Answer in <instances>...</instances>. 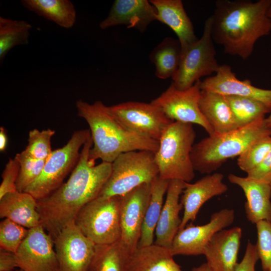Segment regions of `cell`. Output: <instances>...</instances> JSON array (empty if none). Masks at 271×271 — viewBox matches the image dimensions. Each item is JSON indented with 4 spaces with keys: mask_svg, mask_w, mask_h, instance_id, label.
<instances>
[{
    "mask_svg": "<svg viewBox=\"0 0 271 271\" xmlns=\"http://www.w3.org/2000/svg\"><path fill=\"white\" fill-rule=\"evenodd\" d=\"M199 105L214 133H223L239 128L225 96L201 90Z\"/></svg>",
    "mask_w": 271,
    "mask_h": 271,
    "instance_id": "24",
    "label": "cell"
},
{
    "mask_svg": "<svg viewBox=\"0 0 271 271\" xmlns=\"http://www.w3.org/2000/svg\"><path fill=\"white\" fill-rule=\"evenodd\" d=\"M241 236L242 229L237 226L222 229L213 236L203 254L212 271H235Z\"/></svg>",
    "mask_w": 271,
    "mask_h": 271,
    "instance_id": "19",
    "label": "cell"
},
{
    "mask_svg": "<svg viewBox=\"0 0 271 271\" xmlns=\"http://www.w3.org/2000/svg\"><path fill=\"white\" fill-rule=\"evenodd\" d=\"M131 254L120 240L96 245L89 271H127Z\"/></svg>",
    "mask_w": 271,
    "mask_h": 271,
    "instance_id": "29",
    "label": "cell"
},
{
    "mask_svg": "<svg viewBox=\"0 0 271 271\" xmlns=\"http://www.w3.org/2000/svg\"><path fill=\"white\" fill-rule=\"evenodd\" d=\"M201 90L224 96L249 97L258 100L271 108V89L253 86L250 80H240L229 65H220L215 75L200 82Z\"/></svg>",
    "mask_w": 271,
    "mask_h": 271,
    "instance_id": "16",
    "label": "cell"
},
{
    "mask_svg": "<svg viewBox=\"0 0 271 271\" xmlns=\"http://www.w3.org/2000/svg\"><path fill=\"white\" fill-rule=\"evenodd\" d=\"M77 115L87 122L93 145L90 160L100 159L112 163L120 154L132 151L156 153L159 141L133 133L122 125L111 114L108 106L98 100L90 104L82 100L76 103Z\"/></svg>",
    "mask_w": 271,
    "mask_h": 271,
    "instance_id": "3",
    "label": "cell"
},
{
    "mask_svg": "<svg viewBox=\"0 0 271 271\" xmlns=\"http://www.w3.org/2000/svg\"><path fill=\"white\" fill-rule=\"evenodd\" d=\"M55 131L50 128L39 130L33 129L29 132L28 144L22 152L38 160H47L52 152L51 140Z\"/></svg>",
    "mask_w": 271,
    "mask_h": 271,
    "instance_id": "33",
    "label": "cell"
},
{
    "mask_svg": "<svg viewBox=\"0 0 271 271\" xmlns=\"http://www.w3.org/2000/svg\"><path fill=\"white\" fill-rule=\"evenodd\" d=\"M31 24L24 20L0 17V62L14 47L29 43Z\"/></svg>",
    "mask_w": 271,
    "mask_h": 271,
    "instance_id": "30",
    "label": "cell"
},
{
    "mask_svg": "<svg viewBox=\"0 0 271 271\" xmlns=\"http://www.w3.org/2000/svg\"><path fill=\"white\" fill-rule=\"evenodd\" d=\"M8 137L5 128L1 126L0 128V151L4 152L7 148Z\"/></svg>",
    "mask_w": 271,
    "mask_h": 271,
    "instance_id": "41",
    "label": "cell"
},
{
    "mask_svg": "<svg viewBox=\"0 0 271 271\" xmlns=\"http://www.w3.org/2000/svg\"><path fill=\"white\" fill-rule=\"evenodd\" d=\"M157 12L148 0H115L107 17L99 23L104 30L118 25H124L141 32L148 25L156 21Z\"/></svg>",
    "mask_w": 271,
    "mask_h": 271,
    "instance_id": "18",
    "label": "cell"
},
{
    "mask_svg": "<svg viewBox=\"0 0 271 271\" xmlns=\"http://www.w3.org/2000/svg\"><path fill=\"white\" fill-rule=\"evenodd\" d=\"M21 4L29 11L62 28H71L76 23V11L69 0H22Z\"/></svg>",
    "mask_w": 271,
    "mask_h": 271,
    "instance_id": "26",
    "label": "cell"
},
{
    "mask_svg": "<svg viewBox=\"0 0 271 271\" xmlns=\"http://www.w3.org/2000/svg\"><path fill=\"white\" fill-rule=\"evenodd\" d=\"M257 241L255 244L263 271L271 268V222L261 220L256 224Z\"/></svg>",
    "mask_w": 271,
    "mask_h": 271,
    "instance_id": "36",
    "label": "cell"
},
{
    "mask_svg": "<svg viewBox=\"0 0 271 271\" xmlns=\"http://www.w3.org/2000/svg\"><path fill=\"white\" fill-rule=\"evenodd\" d=\"M268 271H271V268Z\"/></svg>",
    "mask_w": 271,
    "mask_h": 271,
    "instance_id": "46",
    "label": "cell"
},
{
    "mask_svg": "<svg viewBox=\"0 0 271 271\" xmlns=\"http://www.w3.org/2000/svg\"><path fill=\"white\" fill-rule=\"evenodd\" d=\"M108 108L111 114L125 128L140 136L157 141L174 122L151 102L126 101Z\"/></svg>",
    "mask_w": 271,
    "mask_h": 271,
    "instance_id": "10",
    "label": "cell"
},
{
    "mask_svg": "<svg viewBox=\"0 0 271 271\" xmlns=\"http://www.w3.org/2000/svg\"><path fill=\"white\" fill-rule=\"evenodd\" d=\"M191 271H212L207 262L204 263L200 265V266L196 267H194L192 269Z\"/></svg>",
    "mask_w": 271,
    "mask_h": 271,
    "instance_id": "42",
    "label": "cell"
},
{
    "mask_svg": "<svg viewBox=\"0 0 271 271\" xmlns=\"http://www.w3.org/2000/svg\"><path fill=\"white\" fill-rule=\"evenodd\" d=\"M196 133L193 124L174 121L162 134L155 160L159 176L163 179H177L190 183L195 170L191 154Z\"/></svg>",
    "mask_w": 271,
    "mask_h": 271,
    "instance_id": "5",
    "label": "cell"
},
{
    "mask_svg": "<svg viewBox=\"0 0 271 271\" xmlns=\"http://www.w3.org/2000/svg\"><path fill=\"white\" fill-rule=\"evenodd\" d=\"M159 176L155 153L132 151L122 153L112 163L111 174L98 197L122 196Z\"/></svg>",
    "mask_w": 271,
    "mask_h": 271,
    "instance_id": "6",
    "label": "cell"
},
{
    "mask_svg": "<svg viewBox=\"0 0 271 271\" xmlns=\"http://www.w3.org/2000/svg\"><path fill=\"white\" fill-rule=\"evenodd\" d=\"M181 53V45L178 39L164 38L149 55L155 65V76L161 79L172 78L178 70Z\"/></svg>",
    "mask_w": 271,
    "mask_h": 271,
    "instance_id": "27",
    "label": "cell"
},
{
    "mask_svg": "<svg viewBox=\"0 0 271 271\" xmlns=\"http://www.w3.org/2000/svg\"><path fill=\"white\" fill-rule=\"evenodd\" d=\"M170 250L155 243L137 247L131 254L127 271H183Z\"/></svg>",
    "mask_w": 271,
    "mask_h": 271,
    "instance_id": "25",
    "label": "cell"
},
{
    "mask_svg": "<svg viewBox=\"0 0 271 271\" xmlns=\"http://www.w3.org/2000/svg\"><path fill=\"white\" fill-rule=\"evenodd\" d=\"M223 175L220 173L207 174L194 183H185L180 202L184 213L179 230L190 221L193 222L202 206L213 197L222 195L228 190L223 182Z\"/></svg>",
    "mask_w": 271,
    "mask_h": 271,
    "instance_id": "17",
    "label": "cell"
},
{
    "mask_svg": "<svg viewBox=\"0 0 271 271\" xmlns=\"http://www.w3.org/2000/svg\"><path fill=\"white\" fill-rule=\"evenodd\" d=\"M228 179L243 191L246 199L244 209L248 221L253 224L261 220L271 222V184L233 174H229Z\"/></svg>",
    "mask_w": 271,
    "mask_h": 271,
    "instance_id": "21",
    "label": "cell"
},
{
    "mask_svg": "<svg viewBox=\"0 0 271 271\" xmlns=\"http://www.w3.org/2000/svg\"><path fill=\"white\" fill-rule=\"evenodd\" d=\"M15 158L20 166L16 184L17 189L19 192H24L41 175L46 160L33 158L23 152L17 154Z\"/></svg>",
    "mask_w": 271,
    "mask_h": 271,
    "instance_id": "34",
    "label": "cell"
},
{
    "mask_svg": "<svg viewBox=\"0 0 271 271\" xmlns=\"http://www.w3.org/2000/svg\"><path fill=\"white\" fill-rule=\"evenodd\" d=\"M270 149L271 135L258 138L238 157V166L247 173L261 163Z\"/></svg>",
    "mask_w": 271,
    "mask_h": 271,
    "instance_id": "32",
    "label": "cell"
},
{
    "mask_svg": "<svg viewBox=\"0 0 271 271\" xmlns=\"http://www.w3.org/2000/svg\"><path fill=\"white\" fill-rule=\"evenodd\" d=\"M28 232L29 229L5 218L0 223V249L16 253Z\"/></svg>",
    "mask_w": 271,
    "mask_h": 271,
    "instance_id": "35",
    "label": "cell"
},
{
    "mask_svg": "<svg viewBox=\"0 0 271 271\" xmlns=\"http://www.w3.org/2000/svg\"><path fill=\"white\" fill-rule=\"evenodd\" d=\"M211 35V18L205 21L202 36L182 49L178 70L172 83L180 90L186 89L204 76L215 74L220 65Z\"/></svg>",
    "mask_w": 271,
    "mask_h": 271,
    "instance_id": "9",
    "label": "cell"
},
{
    "mask_svg": "<svg viewBox=\"0 0 271 271\" xmlns=\"http://www.w3.org/2000/svg\"><path fill=\"white\" fill-rule=\"evenodd\" d=\"M54 244L59 271H89L96 245L82 233L75 221L60 232Z\"/></svg>",
    "mask_w": 271,
    "mask_h": 271,
    "instance_id": "13",
    "label": "cell"
},
{
    "mask_svg": "<svg viewBox=\"0 0 271 271\" xmlns=\"http://www.w3.org/2000/svg\"><path fill=\"white\" fill-rule=\"evenodd\" d=\"M267 17L271 20V5L268 7L267 12H266Z\"/></svg>",
    "mask_w": 271,
    "mask_h": 271,
    "instance_id": "44",
    "label": "cell"
},
{
    "mask_svg": "<svg viewBox=\"0 0 271 271\" xmlns=\"http://www.w3.org/2000/svg\"><path fill=\"white\" fill-rule=\"evenodd\" d=\"M19 162L15 158H10L3 172L0 185V199L8 193L17 191V182L20 172Z\"/></svg>",
    "mask_w": 271,
    "mask_h": 271,
    "instance_id": "37",
    "label": "cell"
},
{
    "mask_svg": "<svg viewBox=\"0 0 271 271\" xmlns=\"http://www.w3.org/2000/svg\"><path fill=\"white\" fill-rule=\"evenodd\" d=\"M16 267L18 266L15 253L0 249V271L13 270Z\"/></svg>",
    "mask_w": 271,
    "mask_h": 271,
    "instance_id": "40",
    "label": "cell"
},
{
    "mask_svg": "<svg viewBox=\"0 0 271 271\" xmlns=\"http://www.w3.org/2000/svg\"><path fill=\"white\" fill-rule=\"evenodd\" d=\"M151 193V183L143 184L120 196V241L131 253L138 246Z\"/></svg>",
    "mask_w": 271,
    "mask_h": 271,
    "instance_id": "14",
    "label": "cell"
},
{
    "mask_svg": "<svg viewBox=\"0 0 271 271\" xmlns=\"http://www.w3.org/2000/svg\"><path fill=\"white\" fill-rule=\"evenodd\" d=\"M16 271H25V270H23V269H20V268H19L18 269H16Z\"/></svg>",
    "mask_w": 271,
    "mask_h": 271,
    "instance_id": "45",
    "label": "cell"
},
{
    "mask_svg": "<svg viewBox=\"0 0 271 271\" xmlns=\"http://www.w3.org/2000/svg\"><path fill=\"white\" fill-rule=\"evenodd\" d=\"M0 217L9 219L30 229L41 225L37 200L25 192H15L0 199Z\"/></svg>",
    "mask_w": 271,
    "mask_h": 271,
    "instance_id": "23",
    "label": "cell"
},
{
    "mask_svg": "<svg viewBox=\"0 0 271 271\" xmlns=\"http://www.w3.org/2000/svg\"><path fill=\"white\" fill-rule=\"evenodd\" d=\"M271 0H219L211 18L214 42L228 55L243 60L252 54L255 44L271 32V20L266 12Z\"/></svg>",
    "mask_w": 271,
    "mask_h": 271,
    "instance_id": "2",
    "label": "cell"
},
{
    "mask_svg": "<svg viewBox=\"0 0 271 271\" xmlns=\"http://www.w3.org/2000/svg\"><path fill=\"white\" fill-rule=\"evenodd\" d=\"M258 259L255 244L248 241L243 257L238 263L235 271H255V266Z\"/></svg>",
    "mask_w": 271,
    "mask_h": 271,
    "instance_id": "38",
    "label": "cell"
},
{
    "mask_svg": "<svg viewBox=\"0 0 271 271\" xmlns=\"http://www.w3.org/2000/svg\"><path fill=\"white\" fill-rule=\"evenodd\" d=\"M90 137L89 129L74 131L65 145L52 151L46 160L41 175L24 192L30 194L38 200L58 189L76 166L80 157V150Z\"/></svg>",
    "mask_w": 271,
    "mask_h": 271,
    "instance_id": "7",
    "label": "cell"
},
{
    "mask_svg": "<svg viewBox=\"0 0 271 271\" xmlns=\"http://www.w3.org/2000/svg\"><path fill=\"white\" fill-rule=\"evenodd\" d=\"M156 10V21L169 27L176 34L182 49L195 42L193 25L181 0H151Z\"/></svg>",
    "mask_w": 271,
    "mask_h": 271,
    "instance_id": "22",
    "label": "cell"
},
{
    "mask_svg": "<svg viewBox=\"0 0 271 271\" xmlns=\"http://www.w3.org/2000/svg\"><path fill=\"white\" fill-rule=\"evenodd\" d=\"M169 182L170 180L163 179L158 176L151 183L150 201L143 224L138 247H144L154 244V233Z\"/></svg>",
    "mask_w": 271,
    "mask_h": 271,
    "instance_id": "28",
    "label": "cell"
},
{
    "mask_svg": "<svg viewBox=\"0 0 271 271\" xmlns=\"http://www.w3.org/2000/svg\"><path fill=\"white\" fill-rule=\"evenodd\" d=\"M266 125L267 128L271 130V112L269 115L265 118Z\"/></svg>",
    "mask_w": 271,
    "mask_h": 271,
    "instance_id": "43",
    "label": "cell"
},
{
    "mask_svg": "<svg viewBox=\"0 0 271 271\" xmlns=\"http://www.w3.org/2000/svg\"><path fill=\"white\" fill-rule=\"evenodd\" d=\"M246 174L248 178L271 184V149L261 163Z\"/></svg>",
    "mask_w": 271,
    "mask_h": 271,
    "instance_id": "39",
    "label": "cell"
},
{
    "mask_svg": "<svg viewBox=\"0 0 271 271\" xmlns=\"http://www.w3.org/2000/svg\"><path fill=\"white\" fill-rule=\"evenodd\" d=\"M239 127L265 117L271 108L262 102L249 97L225 96Z\"/></svg>",
    "mask_w": 271,
    "mask_h": 271,
    "instance_id": "31",
    "label": "cell"
},
{
    "mask_svg": "<svg viewBox=\"0 0 271 271\" xmlns=\"http://www.w3.org/2000/svg\"><path fill=\"white\" fill-rule=\"evenodd\" d=\"M185 183L177 179L170 180L165 202L155 231V244L169 249L182 221L179 213L183 205L179 199Z\"/></svg>",
    "mask_w": 271,
    "mask_h": 271,
    "instance_id": "20",
    "label": "cell"
},
{
    "mask_svg": "<svg viewBox=\"0 0 271 271\" xmlns=\"http://www.w3.org/2000/svg\"><path fill=\"white\" fill-rule=\"evenodd\" d=\"M91 137L84 144L78 162L66 182L37 200L41 224L53 240L68 224L75 221L86 204L98 197L111 172L112 163L95 165L89 158Z\"/></svg>",
    "mask_w": 271,
    "mask_h": 271,
    "instance_id": "1",
    "label": "cell"
},
{
    "mask_svg": "<svg viewBox=\"0 0 271 271\" xmlns=\"http://www.w3.org/2000/svg\"><path fill=\"white\" fill-rule=\"evenodd\" d=\"M234 217L233 209L224 208L213 213L209 222L205 224H187L184 228L179 230L175 236L170 249L171 254L173 256L203 254L213 236L231 225Z\"/></svg>",
    "mask_w": 271,
    "mask_h": 271,
    "instance_id": "12",
    "label": "cell"
},
{
    "mask_svg": "<svg viewBox=\"0 0 271 271\" xmlns=\"http://www.w3.org/2000/svg\"><path fill=\"white\" fill-rule=\"evenodd\" d=\"M15 255L18 267L25 271H59L54 240L42 225L29 229Z\"/></svg>",
    "mask_w": 271,
    "mask_h": 271,
    "instance_id": "15",
    "label": "cell"
},
{
    "mask_svg": "<svg viewBox=\"0 0 271 271\" xmlns=\"http://www.w3.org/2000/svg\"><path fill=\"white\" fill-rule=\"evenodd\" d=\"M120 196L98 197L80 210L75 223L95 245L110 244L120 240Z\"/></svg>",
    "mask_w": 271,
    "mask_h": 271,
    "instance_id": "8",
    "label": "cell"
},
{
    "mask_svg": "<svg viewBox=\"0 0 271 271\" xmlns=\"http://www.w3.org/2000/svg\"><path fill=\"white\" fill-rule=\"evenodd\" d=\"M200 80L190 87L180 90L171 83L168 88L151 102L159 107L174 121L197 124L209 136L214 131L201 113L199 102L201 96Z\"/></svg>",
    "mask_w": 271,
    "mask_h": 271,
    "instance_id": "11",
    "label": "cell"
},
{
    "mask_svg": "<svg viewBox=\"0 0 271 271\" xmlns=\"http://www.w3.org/2000/svg\"><path fill=\"white\" fill-rule=\"evenodd\" d=\"M265 117L223 133H214L194 144L191 158L195 171L212 174L228 159L239 156L258 138L271 135Z\"/></svg>",
    "mask_w": 271,
    "mask_h": 271,
    "instance_id": "4",
    "label": "cell"
},
{
    "mask_svg": "<svg viewBox=\"0 0 271 271\" xmlns=\"http://www.w3.org/2000/svg\"><path fill=\"white\" fill-rule=\"evenodd\" d=\"M10 271H14V270H10ZM15 271H16V270H15Z\"/></svg>",
    "mask_w": 271,
    "mask_h": 271,
    "instance_id": "47",
    "label": "cell"
}]
</instances>
